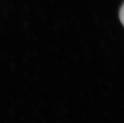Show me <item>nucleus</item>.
Instances as JSON below:
<instances>
[{"mask_svg": "<svg viewBox=\"0 0 124 123\" xmlns=\"http://www.w3.org/2000/svg\"><path fill=\"white\" fill-rule=\"evenodd\" d=\"M119 18L120 20L124 27V3H123V5H122L121 8H120V9Z\"/></svg>", "mask_w": 124, "mask_h": 123, "instance_id": "1", "label": "nucleus"}]
</instances>
